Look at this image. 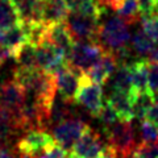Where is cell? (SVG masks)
Wrapping results in <instances>:
<instances>
[{"label": "cell", "mask_w": 158, "mask_h": 158, "mask_svg": "<svg viewBox=\"0 0 158 158\" xmlns=\"http://www.w3.org/2000/svg\"><path fill=\"white\" fill-rule=\"evenodd\" d=\"M131 38L129 33V24L118 16L111 17L110 20L99 27V36L98 40L103 45H106L112 53H118L125 49Z\"/></svg>", "instance_id": "7a4b0ae2"}, {"label": "cell", "mask_w": 158, "mask_h": 158, "mask_svg": "<svg viewBox=\"0 0 158 158\" xmlns=\"http://www.w3.org/2000/svg\"><path fill=\"white\" fill-rule=\"evenodd\" d=\"M69 11L66 0H44V24L65 23L70 15Z\"/></svg>", "instance_id": "ac0fdd59"}, {"label": "cell", "mask_w": 158, "mask_h": 158, "mask_svg": "<svg viewBox=\"0 0 158 158\" xmlns=\"http://www.w3.org/2000/svg\"><path fill=\"white\" fill-rule=\"evenodd\" d=\"M104 133L110 145L117 156H132L138 144H136L135 128L132 123L118 121L108 128H104Z\"/></svg>", "instance_id": "3957f363"}, {"label": "cell", "mask_w": 158, "mask_h": 158, "mask_svg": "<svg viewBox=\"0 0 158 158\" xmlns=\"http://www.w3.org/2000/svg\"><path fill=\"white\" fill-rule=\"evenodd\" d=\"M66 3L71 12L85 15L98 21L104 15V8L98 0H66Z\"/></svg>", "instance_id": "44dd1931"}, {"label": "cell", "mask_w": 158, "mask_h": 158, "mask_svg": "<svg viewBox=\"0 0 158 158\" xmlns=\"http://www.w3.org/2000/svg\"><path fill=\"white\" fill-rule=\"evenodd\" d=\"M57 142L52 135L45 131H27L16 144V152L23 158H37L41 153L50 149Z\"/></svg>", "instance_id": "5b68a950"}, {"label": "cell", "mask_w": 158, "mask_h": 158, "mask_svg": "<svg viewBox=\"0 0 158 158\" xmlns=\"http://www.w3.org/2000/svg\"><path fill=\"white\" fill-rule=\"evenodd\" d=\"M117 62H118V59L116 57V54L108 50L106 53V56L99 61L98 65H95L92 69H90L85 75L90 79L91 82L103 86L108 81V78L112 75V73H115L116 69L118 67Z\"/></svg>", "instance_id": "2e32d148"}, {"label": "cell", "mask_w": 158, "mask_h": 158, "mask_svg": "<svg viewBox=\"0 0 158 158\" xmlns=\"http://www.w3.org/2000/svg\"><path fill=\"white\" fill-rule=\"evenodd\" d=\"M132 70V82L136 94H146L149 92V62L146 59L131 63Z\"/></svg>", "instance_id": "d6986e66"}, {"label": "cell", "mask_w": 158, "mask_h": 158, "mask_svg": "<svg viewBox=\"0 0 158 158\" xmlns=\"http://www.w3.org/2000/svg\"><path fill=\"white\" fill-rule=\"evenodd\" d=\"M118 17H121L125 23H128L129 25L135 24L140 15V9H138V2L137 0H124L121 8L117 11Z\"/></svg>", "instance_id": "83f0119b"}, {"label": "cell", "mask_w": 158, "mask_h": 158, "mask_svg": "<svg viewBox=\"0 0 158 158\" xmlns=\"http://www.w3.org/2000/svg\"><path fill=\"white\" fill-rule=\"evenodd\" d=\"M19 132L13 116L0 106V146H4L15 133Z\"/></svg>", "instance_id": "d4e9b609"}, {"label": "cell", "mask_w": 158, "mask_h": 158, "mask_svg": "<svg viewBox=\"0 0 158 158\" xmlns=\"http://www.w3.org/2000/svg\"><path fill=\"white\" fill-rule=\"evenodd\" d=\"M27 100V91L15 81L0 85V106L13 116L17 131L20 129V115Z\"/></svg>", "instance_id": "8992f818"}, {"label": "cell", "mask_w": 158, "mask_h": 158, "mask_svg": "<svg viewBox=\"0 0 158 158\" xmlns=\"http://www.w3.org/2000/svg\"><path fill=\"white\" fill-rule=\"evenodd\" d=\"M141 17H150L156 12L158 0H137Z\"/></svg>", "instance_id": "e575fe53"}, {"label": "cell", "mask_w": 158, "mask_h": 158, "mask_svg": "<svg viewBox=\"0 0 158 158\" xmlns=\"http://www.w3.org/2000/svg\"><path fill=\"white\" fill-rule=\"evenodd\" d=\"M69 65V59L61 49L46 40L37 42V67L46 73L56 74Z\"/></svg>", "instance_id": "52a82bcc"}, {"label": "cell", "mask_w": 158, "mask_h": 158, "mask_svg": "<svg viewBox=\"0 0 158 158\" xmlns=\"http://www.w3.org/2000/svg\"><path fill=\"white\" fill-rule=\"evenodd\" d=\"M112 88H113V91H118V92H124L132 96H137L135 88H133L131 65H128L125 62H121V65L116 69L115 77L112 79Z\"/></svg>", "instance_id": "ffe728a7"}, {"label": "cell", "mask_w": 158, "mask_h": 158, "mask_svg": "<svg viewBox=\"0 0 158 158\" xmlns=\"http://www.w3.org/2000/svg\"><path fill=\"white\" fill-rule=\"evenodd\" d=\"M132 158H158V142L157 144L140 142L132 154Z\"/></svg>", "instance_id": "f546056e"}, {"label": "cell", "mask_w": 158, "mask_h": 158, "mask_svg": "<svg viewBox=\"0 0 158 158\" xmlns=\"http://www.w3.org/2000/svg\"><path fill=\"white\" fill-rule=\"evenodd\" d=\"M98 158H116V153H115V150H113L110 145H108V149L103 153L102 156H99Z\"/></svg>", "instance_id": "f35d334b"}, {"label": "cell", "mask_w": 158, "mask_h": 158, "mask_svg": "<svg viewBox=\"0 0 158 158\" xmlns=\"http://www.w3.org/2000/svg\"><path fill=\"white\" fill-rule=\"evenodd\" d=\"M135 99L136 96L128 95V94L112 91L107 103L115 110L120 121L131 123L135 118V115H133V102H135Z\"/></svg>", "instance_id": "e0dca14e"}, {"label": "cell", "mask_w": 158, "mask_h": 158, "mask_svg": "<svg viewBox=\"0 0 158 158\" xmlns=\"http://www.w3.org/2000/svg\"><path fill=\"white\" fill-rule=\"evenodd\" d=\"M88 128L90 125L83 121L82 118L71 117L62 121L61 124L53 127V137L58 145H61L62 148L70 152L79 138L87 132Z\"/></svg>", "instance_id": "ba28073f"}, {"label": "cell", "mask_w": 158, "mask_h": 158, "mask_svg": "<svg viewBox=\"0 0 158 158\" xmlns=\"http://www.w3.org/2000/svg\"><path fill=\"white\" fill-rule=\"evenodd\" d=\"M69 150H66L65 148H62L61 145L56 144L54 146H52L50 149L45 150L44 153H41L37 158H69Z\"/></svg>", "instance_id": "836d02e7"}, {"label": "cell", "mask_w": 158, "mask_h": 158, "mask_svg": "<svg viewBox=\"0 0 158 158\" xmlns=\"http://www.w3.org/2000/svg\"><path fill=\"white\" fill-rule=\"evenodd\" d=\"M140 133L141 142H145V144H157L158 142V125L149 121L148 118L141 121Z\"/></svg>", "instance_id": "f1b7e54d"}, {"label": "cell", "mask_w": 158, "mask_h": 158, "mask_svg": "<svg viewBox=\"0 0 158 158\" xmlns=\"http://www.w3.org/2000/svg\"><path fill=\"white\" fill-rule=\"evenodd\" d=\"M29 41H32L31 29L23 23L7 31H0V48L11 50L13 53V59L16 52Z\"/></svg>", "instance_id": "9a60e30c"}, {"label": "cell", "mask_w": 158, "mask_h": 158, "mask_svg": "<svg viewBox=\"0 0 158 158\" xmlns=\"http://www.w3.org/2000/svg\"><path fill=\"white\" fill-rule=\"evenodd\" d=\"M98 2L100 3L102 6H107V7H110L111 9L118 11V9L121 8L123 3H124V0H98Z\"/></svg>", "instance_id": "d590c367"}, {"label": "cell", "mask_w": 158, "mask_h": 158, "mask_svg": "<svg viewBox=\"0 0 158 158\" xmlns=\"http://www.w3.org/2000/svg\"><path fill=\"white\" fill-rule=\"evenodd\" d=\"M98 118L100 120V123L103 125H104V128H108L111 127L113 124H116V123L120 121V118H118L117 113L115 112V110L108 104V103H106L104 107H103V110L100 111V113H99Z\"/></svg>", "instance_id": "1f68e13d"}, {"label": "cell", "mask_w": 158, "mask_h": 158, "mask_svg": "<svg viewBox=\"0 0 158 158\" xmlns=\"http://www.w3.org/2000/svg\"><path fill=\"white\" fill-rule=\"evenodd\" d=\"M108 50L98 42H75L69 57V63L79 73L86 74L90 69L98 65Z\"/></svg>", "instance_id": "277c9868"}, {"label": "cell", "mask_w": 158, "mask_h": 158, "mask_svg": "<svg viewBox=\"0 0 158 158\" xmlns=\"http://www.w3.org/2000/svg\"><path fill=\"white\" fill-rule=\"evenodd\" d=\"M154 103H156V99L150 92L138 94L135 99V102H133V115H135V117L141 121L145 120L148 112L154 106Z\"/></svg>", "instance_id": "484cf974"}, {"label": "cell", "mask_w": 158, "mask_h": 158, "mask_svg": "<svg viewBox=\"0 0 158 158\" xmlns=\"http://www.w3.org/2000/svg\"><path fill=\"white\" fill-rule=\"evenodd\" d=\"M0 158H23L17 152L9 150L6 146H0Z\"/></svg>", "instance_id": "8d00e7d4"}, {"label": "cell", "mask_w": 158, "mask_h": 158, "mask_svg": "<svg viewBox=\"0 0 158 158\" xmlns=\"http://www.w3.org/2000/svg\"><path fill=\"white\" fill-rule=\"evenodd\" d=\"M132 46L136 50L137 54H140V56H146V54H149L153 50V48L156 45H154V41L141 29V31L136 32L135 36H133Z\"/></svg>", "instance_id": "4316f807"}, {"label": "cell", "mask_w": 158, "mask_h": 158, "mask_svg": "<svg viewBox=\"0 0 158 158\" xmlns=\"http://www.w3.org/2000/svg\"><path fill=\"white\" fill-rule=\"evenodd\" d=\"M75 103L83 106L92 116L98 117L106 104L103 102V86L91 82L83 74L81 86H79V90L75 98Z\"/></svg>", "instance_id": "30bf717a"}, {"label": "cell", "mask_w": 158, "mask_h": 158, "mask_svg": "<svg viewBox=\"0 0 158 158\" xmlns=\"http://www.w3.org/2000/svg\"><path fill=\"white\" fill-rule=\"evenodd\" d=\"M21 23V17L13 0H0V31H7Z\"/></svg>", "instance_id": "7402d4cb"}, {"label": "cell", "mask_w": 158, "mask_h": 158, "mask_svg": "<svg viewBox=\"0 0 158 158\" xmlns=\"http://www.w3.org/2000/svg\"><path fill=\"white\" fill-rule=\"evenodd\" d=\"M141 25H142V31H144L153 41L158 42V16L141 17Z\"/></svg>", "instance_id": "4dcf8cb0"}, {"label": "cell", "mask_w": 158, "mask_h": 158, "mask_svg": "<svg viewBox=\"0 0 158 158\" xmlns=\"http://www.w3.org/2000/svg\"><path fill=\"white\" fill-rule=\"evenodd\" d=\"M71 103H69L66 100L59 96L58 99L56 98L53 106H52V110H50V116H49V125H53L56 127L58 124H61L62 121L67 120V118H71L70 115L73 112V108H71Z\"/></svg>", "instance_id": "cb8c5ba5"}, {"label": "cell", "mask_w": 158, "mask_h": 158, "mask_svg": "<svg viewBox=\"0 0 158 158\" xmlns=\"http://www.w3.org/2000/svg\"><path fill=\"white\" fill-rule=\"evenodd\" d=\"M108 149V144L102 140L100 135L91 127L78 140V142L70 150L77 158H98Z\"/></svg>", "instance_id": "8fae6325"}, {"label": "cell", "mask_w": 158, "mask_h": 158, "mask_svg": "<svg viewBox=\"0 0 158 158\" xmlns=\"http://www.w3.org/2000/svg\"><path fill=\"white\" fill-rule=\"evenodd\" d=\"M146 61L149 63H156V65H158V45L153 48V50L148 54Z\"/></svg>", "instance_id": "74e56055"}, {"label": "cell", "mask_w": 158, "mask_h": 158, "mask_svg": "<svg viewBox=\"0 0 158 158\" xmlns=\"http://www.w3.org/2000/svg\"><path fill=\"white\" fill-rule=\"evenodd\" d=\"M3 62H4V59L2 58V56H0V67H2V65H3Z\"/></svg>", "instance_id": "ab89813d"}, {"label": "cell", "mask_w": 158, "mask_h": 158, "mask_svg": "<svg viewBox=\"0 0 158 158\" xmlns=\"http://www.w3.org/2000/svg\"><path fill=\"white\" fill-rule=\"evenodd\" d=\"M15 62L21 69H38L37 67V45L32 41L23 45L15 54Z\"/></svg>", "instance_id": "603a6c76"}, {"label": "cell", "mask_w": 158, "mask_h": 158, "mask_svg": "<svg viewBox=\"0 0 158 158\" xmlns=\"http://www.w3.org/2000/svg\"><path fill=\"white\" fill-rule=\"evenodd\" d=\"M82 75L83 74L71 67L70 63L56 74L57 90L59 91V96L63 100L69 103H75L77 94L79 90V86H81Z\"/></svg>", "instance_id": "4fadbf2b"}, {"label": "cell", "mask_w": 158, "mask_h": 158, "mask_svg": "<svg viewBox=\"0 0 158 158\" xmlns=\"http://www.w3.org/2000/svg\"><path fill=\"white\" fill-rule=\"evenodd\" d=\"M41 40H46V41L52 42L53 45L59 48L65 53L67 59L73 52L74 45H75V40L73 38L66 23H57V24H50V25H45L38 41H41Z\"/></svg>", "instance_id": "7c38bea8"}, {"label": "cell", "mask_w": 158, "mask_h": 158, "mask_svg": "<svg viewBox=\"0 0 158 158\" xmlns=\"http://www.w3.org/2000/svg\"><path fill=\"white\" fill-rule=\"evenodd\" d=\"M23 24L31 29H41L44 24V0H13Z\"/></svg>", "instance_id": "5bb4252c"}, {"label": "cell", "mask_w": 158, "mask_h": 158, "mask_svg": "<svg viewBox=\"0 0 158 158\" xmlns=\"http://www.w3.org/2000/svg\"><path fill=\"white\" fill-rule=\"evenodd\" d=\"M13 81L36 99L50 116L52 106L57 98V79L54 74L40 69L29 70L17 67L13 71Z\"/></svg>", "instance_id": "6da1fadb"}, {"label": "cell", "mask_w": 158, "mask_h": 158, "mask_svg": "<svg viewBox=\"0 0 158 158\" xmlns=\"http://www.w3.org/2000/svg\"><path fill=\"white\" fill-rule=\"evenodd\" d=\"M149 92L154 99L158 98V65L149 63Z\"/></svg>", "instance_id": "d6a6232c"}, {"label": "cell", "mask_w": 158, "mask_h": 158, "mask_svg": "<svg viewBox=\"0 0 158 158\" xmlns=\"http://www.w3.org/2000/svg\"><path fill=\"white\" fill-rule=\"evenodd\" d=\"M65 23L75 42H96L100 27L98 20L73 12L69 15Z\"/></svg>", "instance_id": "9c48e42d"}]
</instances>
